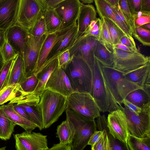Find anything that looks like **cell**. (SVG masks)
I'll list each match as a JSON object with an SVG mask.
<instances>
[{
  "label": "cell",
  "instance_id": "6da1fadb",
  "mask_svg": "<svg viewBox=\"0 0 150 150\" xmlns=\"http://www.w3.org/2000/svg\"><path fill=\"white\" fill-rule=\"evenodd\" d=\"M66 120L71 134V150H83L90 137L97 130L95 119L86 117L67 108Z\"/></svg>",
  "mask_w": 150,
  "mask_h": 150
},
{
  "label": "cell",
  "instance_id": "7a4b0ae2",
  "mask_svg": "<svg viewBox=\"0 0 150 150\" xmlns=\"http://www.w3.org/2000/svg\"><path fill=\"white\" fill-rule=\"evenodd\" d=\"M102 72L108 91L116 103L121 106L123 100L132 91L142 88L128 80L123 72L111 67L102 66Z\"/></svg>",
  "mask_w": 150,
  "mask_h": 150
},
{
  "label": "cell",
  "instance_id": "3957f363",
  "mask_svg": "<svg viewBox=\"0 0 150 150\" xmlns=\"http://www.w3.org/2000/svg\"><path fill=\"white\" fill-rule=\"evenodd\" d=\"M40 97L38 105L43 128L46 129L57 121L67 108V97L48 89L45 90Z\"/></svg>",
  "mask_w": 150,
  "mask_h": 150
},
{
  "label": "cell",
  "instance_id": "277c9868",
  "mask_svg": "<svg viewBox=\"0 0 150 150\" xmlns=\"http://www.w3.org/2000/svg\"><path fill=\"white\" fill-rule=\"evenodd\" d=\"M64 70L74 92L90 93L92 71L89 65L82 58L72 56Z\"/></svg>",
  "mask_w": 150,
  "mask_h": 150
},
{
  "label": "cell",
  "instance_id": "5b68a950",
  "mask_svg": "<svg viewBox=\"0 0 150 150\" xmlns=\"http://www.w3.org/2000/svg\"><path fill=\"white\" fill-rule=\"evenodd\" d=\"M101 64L96 59L91 67L92 79L90 94L100 112H111L122 107L118 105L109 93L104 81Z\"/></svg>",
  "mask_w": 150,
  "mask_h": 150
},
{
  "label": "cell",
  "instance_id": "8992f818",
  "mask_svg": "<svg viewBox=\"0 0 150 150\" xmlns=\"http://www.w3.org/2000/svg\"><path fill=\"white\" fill-rule=\"evenodd\" d=\"M67 98V108L92 119L100 115L99 109L90 93L74 92Z\"/></svg>",
  "mask_w": 150,
  "mask_h": 150
},
{
  "label": "cell",
  "instance_id": "52a82bcc",
  "mask_svg": "<svg viewBox=\"0 0 150 150\" xmlns=\"http://www.w3.org/2000/svg\"><path fill=\"white\" fill-rule=\"evenodd\" d=\"M142 108L141 112L137 114L126 107L122 108L129 133L139 138L150 136V103Z\"/></svg>",
  "mask_w": 150,
  "mask_h": 150
},
{
  "label": "cell",
  "instance_id": "ba28073f",
  "mask_svg": "<svg viewBox=\"0 0 150 150\" xmlns=\"http://www.w3.org/2000/svg\"><path fill=\"white\" fill-rule=\"evenodd\" d=\"M112 67L123 73L135 69L150 62V57L138 51L131 52L114 48Z\"/></svg>",
  "mask_w": 150,
  "mask_h": 150
},
{
  "label": "cell",
  "instance_id": "9c48e42d",
  "mask_svg": "<svg viewBox=\"0 0 150 150\" xmlns=\"http://www.w3.org/2000/svg\"><path fill=\"white\" fill-rule=\"evenodd\" d=\"M47 34L40 37H35L28 33L23 56L26 78L34 74L40 50Z\"/></svg>",
  "mask_w": 150,
  "mask_h": 150
},
{
  "label": "cell",
  "instance_id": "30bf717a",
  "mask_svg": "<svg viewBox=\"0 0 150 150\" xmlns=\"http://www.w3.org/2000/svg\"><path fill=\"white\" fill-rule=\"evenodd\" d=\"M43 12L37 0H20L16 24L28 33Z\"/></svg>",
  "mask_w": 150,
  "mask_h": 150
},
{
  "label": "cell",
  "instance_id": "8fae6325",
  "mask_svg": "<svg viewBox=\"0 0 150 150\" xmlns=\"http://www.w3.org/2000/svg\"><path fill=\"white\" fill-rule=\"evenodd\" d=\"M107 121L108 133L114 138L127 145L129 132L126 115L122 108L109 112Z\"/></svg>",
  "mask_w": 150,
  "mask_h": 150
},
{
  "label": "cell",
  "instance_id": "7c38bea8",
  "mask_svg": "<svg viewBox=\"0 0 150 150\" xmlns=\"http://www.w3.org/2000/svg\"><path fill=\"white\" fill-rule=\"evenodd\" d=\"M16 150H47V136L26 131L13 135Z\"/></svg>",
  "mask_w": 150,
  "mask_h": 150
},
{
  "label": "cell",
  "instance_id": "4fadbf2b",
  "mask_svg": "<svg viewBox=\"0 0 150 150\" xmlns=\"http://www.w3.org/2000/svg\"><path fill=\"white\" fill-rule=\"evenodd\" d=\"M98 41L92 36L80 37L69 49L70 58L73 56L81 57L91 68L96 59L94 52Z\"/></svg>",
  "mask_w": 150,
  "mask_h": 150
},
{
  "label": "cell",
  "instance_id": "5bb4252c",
  "mask_svg": "<svg viewBox=\"0 0 150 150\" xmlns=\"http://www.w3.org/2000/svg\"><path fill=\"white\" fill-rule=\"evenodd\" d=\"M80 5L79 0H63L59 4L54 10L62 21L59 30L77 23Z\"/></svg>",
  "mask_w": 150,
  "mask_h": 150
},
{
  "label": "cell",
  "instance_id": "9a60e30c",
  "mask_svg": "<svg viewBox=\"0 0 150 150\" xmlns=\"http://www.w3.org/2000/svg\"><path fill=\"white\" fill-rule=\"evenodd\" d=\"M48 89L67 97L74 91L64 69L57 66L53 71L45 85Z\"/></svg>",
  "mask_w": 150,
  "mask_h": 150
},
{
  "label": "cell",
  "instance_id": "2e32d148",
  "mask_svg": "<svg viewBox=\"0 0 150 150\" xmlns=\"http://www.w3.org/2000/svg\"><path fill=\"white\" fill-rule=\"evenodd\" d=\"M20 0H0V29L16 23Z\"/></svg>",
  "mask_w": 150,
  "mask_h": 150
},
{
  "label": "cell",
  "instance_id": "e0dca14e",
  "mask_svg": "<svg viewBox=\"0 0 150 150\" xmlns=\"http://www.w3.org/2000/svg\"><path fill=\"white\" fill-rule=\"evenodd\" d=\"M77 24L54 32L48 33L42 46L34 74H36L45 63L48 55L54 45Z\"/></svg>",
  "mask_w": 150,
  "mask_h": 150
},
{
  "label": "cell",
  "instance_id": "ac0fdd59",
  "mask_svg": "<svg viewBox=\"0 0 150 150\" xmlns=\"http://www.w3.org/2000/svg\"><path fill=\"white\" fill-rule=\"evenodd\" d=\"M28 33L21 26L16 24L6 30V40L16 52L23 58Z\"/></svg>",
  "mask_w": 150,
  "mask_h": 150
},
{
  "label": "cell",
  "instance_id": "d6986e66",
  "mask_svg": "<svg viewBox=\"0 0 150 150\" xmlns=\"http://www.w3.org/2000/svg\"><path fill=\"white\" fill-rule=\"evenodd\" d=\"M77 30V24L54 45L50 51L44 66L57 58L60 54L72 46L76 40Z\"/></svg>",
  "mask_w": 150,
  "mask_h": 150
},
{
  "label": "cell",
  "instance_id": "ffe728a7",
  "mask_svg": "<svg viewBox=\"0 0 150 150\" xmlns=\"http://www.w3.org/2000/svg\"><path fill=\"white\" fill-rule=\"evenodd\" d=\"M97 11L92 5H85L80 2L77 20L78 30L76 41L82 36L91 22L97 19Z\"/></svg>",
  "mask_w": 150,
  "mask_h": 150
},
{
  "label": "cell",
  "instance_id": "44dd1931",
  "mask_svg": "<svg viewBox=\"0 0 150 150\" xmlns=\"http://www.w3.org/2000/svg\"><path fill=\"white\" fill-rule=\"evenodd\" d=\"M0 107L10 120L16 125L21 127L25 131L31 132L38 127L37 125L30 120L23 117L17 113L14 109L13 104H3Z\"/></svg>",
  "mask_w": 150,
  "mask_h": 150
},
{
  "label": "cell",
  "instance_id": "7402d4cb",
  "mask_svg": "<svg viewBox=\"0 0 150 150\" xmlns=\"http://www.w3.org/2000/svg\"><path fill=\"white\" fill-rule=\"evenodd\" d=\"M58 66L57 57L44 66L35 74L38 80V83L37 87L33 92L29 93L40 96L45 90L46 83L50 75L54 69Z\"/></svg>",
  "mask_w": 150,
  "mask_h": 150
},
{
  "label": "cell",
  "instance_id": "603a6c76",
  "mask_svg": "<svg viewBox=\"0 0 150 150\" xmlns=\"http://www.w3.org/2000/svg\"><path fill=\"white\" fill-rule=\"evenodd\" d=\"M25 78L23 59L21 56L18 54L13 61L6 86L12 84H19Z\"/></svg>",
  "mask_w": 150,
  "mask_h": 150
},
{
  "label": "cell",
  "instance_id": "cb8c5ba5",
  "mask_svg": "<svg viewBox=\"0 0 150 150\" xmlns=\"http://www.w3.org/2000/svg\"><path fill=\"white\" fill-rule=\"evenodd\" d=\"M150 62L135 69L126 73L123 75L129 81L134 83L142 88L148 77L150 75Z\"/></svg>",
  "mask_w": 150,
  "mask_h": 150
},
{
  "label": "cell",
  "instance_id": "d4e9b609",
  "mask_svg": "<svg viewBox=\"0 0 150 150\" xmlns=\"http://www.w3.org/2000/svg\"><path fill=\"white\" fill-rule=\"evenodd\" d=\"M94 56L102 66L112 67L114 63L113 53L109 52L99 41L96 45Z\"/></svg>",
  "mask_w": 150,
  "mask_h": 150
},
{
  "label": "cell",
  "instance_id": "484cf974",
  "mask_svg": "<svg viewBox=\"0 0 150 150\" xmlns=\"http://www.w3.org/2000/svg\"><path fill=\"white\" fill-rule=\"evenodd\" d=\"M16 125L8 119L0 107V139L5 141L9 139Z\"/></svg>",
  "mask_w": 150,
  "mask_h": 150
},
{
  "label": "cell",
  "instance_id": "4316f807",
  "mask_svg": "<svg viewBox=\"0 0 150 150\" xmlns=\"http://www.w3.org/2000/svg\"><path fill=\"white\" fill-rule=\"evenodd\" d=\"M17 105L25 110L30 120L37 125L40 130L43 129L42 115L38 104L29 105L22 103Z\"/></svg>",
  "mask_w": 150,
  "mask_h": 150
},
{
  "label": "cell",
  "instance_id": "83f0119b",
  "mask_svg": "<svg viewBox=\"0 0 150 150\" xmlns=\"http://www.w3.org/2000/svg\"><path fill=\"white\" fill-rule=\"evenodd\" d=\"M125 99L141 108L150 103V96L141 88L132 91L127 96Z\"/></svg>",
  "mask_w": 150,
  "mask_h": 150
},
{
  "label": "cell",
  "instance_id": "f1b7e54d",
  "mask_svg": "<svg viewBox=\"0 0 150 150\" xmlns=\"http://www.w3.org/2000/svg\"><path fill=\"white\" fill-rule=\"evenodd\" d=\"M94 2L96 11L100 18L105 17L110 19L122 30L121 26L116 20L111 6L105 0H95Z\"/></svg>",
  "mask_w": 150,
  "mask_h": 150
},
{
  "label": "cell",
  "instance_id": "f546056e",
  "mask_svg": "<svg viewBox=\"0 0 150 150\" xmlns=\"http://www.w3.org/2000/svg\"><path fill=\"white\" fill-rule=\"evenodd\" d=\"M47 33H52L59 30L62 21L54 10L44 11Z\"/></svg>",
  "mask_w": 150,
  "mask_h": 150
},
{
  "label": "cell",
  "instance_id": "4dcf8cb0",
  "mask_svg": "<svg viewBox=\"0 0 150 150\" xmlns=\"http://www.w3.org/2000/svg\"><path fill=\"white\" fill-rule=\"evenodd\" d=\"M127 144L130 150H150V136L139 138L129 133Z\"/></svg>",
  "mask_w": 150,
  "mask_h": 150
},
{
  "label": "cell",
  "instance_id": "1f68e13d",
  "mask_svg": "<svg viewBox=\"0 0 150 150\" xmlns=\"http://www.w3.org/2000/svg\"><path fill=\"white\" fill-rule=\"evenodd\" d=\"M56 134L59 138V143L70 144L71 139V130L68 123L66 120L58 126L57 129Z\"/></svg>",
  "mask_w": 150,
  "mask_h": 150
},
{
  "label": "cell",
  "instance_id": "d6a6232c",
  "mask_svg": "<svg viewBox=\"0 0 150 150\" xmlns=\"http://www.w3.org/2000/svg\"><path fill=\"white\" fill-rule=\"evenodd\" d=\"M102 18L107 25L113 45L118 44L120 39L126 35L112 21L105 17L100 19Z\"/></svg>",
  "mask_w": 150,
  "mask_h": 150
},
{
  "label": "cell",
  "instance_id": "836d02e7",
  "mask_svg": "<svg viewBox=\"0 0 150 150\" xmlns=\"http://www.w3.org/2000/svg\"><path fill=\"white\" fill-rule=\"evenodd\" d=\"M101 26L99 41L111 52L113 53L114 47L106 23L101 19Z\"/></svg>",
  "mask_w": 150,
  "mask_h": 150
},
{
  "label": "cell",
  "instance_id": "e575fe53",
  "mask_svg": "<svg viewBox=\"0 0 150 150\" xmlns=\"http://www.w3.org/2000/svg\"><path fill=\"white\" fill-rule=\"evenodd\" d=\"M47 33L44 12L28 33L34 37H40Z\"/></svg>",
  "mask_w": 150,
  "mask_h": 150
},
{
  "label": "cell",
  "instance_id": "d590c367",
  "mask_svg": "<svg viewBox=\"0 0 150 150\" xmlns=\"http://www.w3.org/2000/svg\"><path fill=\"white\" fill-rule=\"evenodd\" d=\"M119 5L129 25L132 36L135 38L136 34L134 20L133 16L129 10L127 0H119Z\"/></svg>",
  "mask_w": 150,
  "mask_h": 150
},
{
  "label": "cell",
  "instance_id": "8d00e7d4",
  "mask_svg": "<svg viewBox=\"0 0 150 150\" xmlns=\"http://www.w3.org/2000/svg\"><path fill=\"white\" fill-rule=\"evenodd\" d=\"M38 83V79L35 74L25 78L20 84L18 87L25 93L33 92L35 89Z\"/></svg>",
  "mask_w": 150,
  "mask_h": 150
},
{
  "label": "cell",
  "instance_id": "74e56055",
  "mask_svg": "<svg viewBox=\"0 0 150 150\" xmlns=\"http://www.w3.org/2000/svg\"><path fill=\"white\" fill-rule=\"evenodd\" d=\"M101 26V20L98 18L91 22L85 33L81 37H84L92 36L96 38L99 41Z\"/></svg>",
  "mask_w": 150,
  "mask_h": 150
},
{
  "label": "cell",
  "instance_id": "f35d334b",
  "mask_svg": "<svg viewBox=\"0 0 150 150\" xmlns=\"http://www.w3.org/2000/svg\"><path fill=\"white\" fill-rule=\"evenodd\" d=\"M0 53L4 63L15 59L18 54L6 40L0 48Z\"/></svg>",
  "mask_w": 150,
  "mask_h": 150
},
{
  "label": "cell",
  "instance_id": "ab89813d",
  "mask_svg": "<svg viewBox=\"0 0 150 150\" xmlns=\"http://www.w3.org/2000/svg\"><path fill=\"white\" fill-rule=\"evenodd\" d=\"M106 130L104 129L98 141L91 146V150H111L110 144Z\"/></svg>",
  "mask_w": 150,
  "mask_h": 150
},
{
  "label": "cell",
  "instance_id": "60d3db41",
  "mask_svg": "<svg viewBox=\"0 0 150 150\" xmlns=\"http://www.w3.org/2000/svg\"><path fill=\"white\" fill-rule=\"evenodd\" d=\"M14 59L5 63L0 71V91L6 86L7 81Z\"/></svg>",
  "mask_w": 150,
  "mask_h": 150
},
{
  "label": "cell",
  "instance_id": "b9f144b4",
  "mask_svg": "<svg viewBox=\"0 0 150 150\" xmlns=\"http://www.w3.org/2000/svg\"><path fill=\"white\" fill-rule=\"evenodd\" d=\"M136 37L143 45L150 46V30L144 29L141 27L135 28Z\"/></svg>",
  "mask_w": 150,
  "mask_h": 150
},
{
  "label": "cell",
  "instance_id": "7bdbcfd3",
  "mask_svg": "<svg viewBox=\"0 0 150 150\" xmlns=\"http://www.w3.org/2000/svg\"><path fill=\"white\" fill-rule=\"evenodd\" d=\"M17 84L7 86L0 91V105H3L9 101L15 90Z\"/></svg>",
  "mask_w": 150,
  "mask_h": 150
},
{
  "label": "cell",
  "instance_id": "ee69618b",
  "mask_svg": "<svg viewBox=\"0 0 150 150\" xmlns=\"http://www.w3.org/2000/svg\"><path fill=\"white\" fill-rule=\"evenodd\" d=\"M135 27H140L148 23H150V13L139 12L132 15Z\"/></svg>",
  "mask_w": 150,
  "mask_h": 150
},
{
  "label": "cell",
  "instance_id": "f6af8a7d",
  "mask_svg": "<svg viewBox=\"0 0 150 150\" xmlns=\"http://www.w3.org/2000/svg\"><path fill=\"white\" fill-rule=\"evenodd\" d=\"M63 0H37L43 12L54 10Z\"/></svg>",
  "mask_w": 150,
  "mask_h": 150
},
{
  "label": "cell",
  "instance_id": "bcb514c9",
  "mask_svg": "<svg viewBox=\"0 0 150 150\" xmlns=\"http://www.w3.org/2000/svg\"><path fill=\"white\" fill-rule=\"evenodd\" d=\"M110 144L111 150H130L128 145H126L120 141L114 138L107 133Z\"/></svg>",
  "mask_w": 150,
  "mask_h": 150
},
{
  "label": "cell",
  "instance_id": "7dc6e473",
  "mask_svg": "<svg viewBox=\"0 0 150 150\" xmlns=\"http://www.w3.org/2000/svg\"><path fill=\"white\" fill-rule=\"evenodd\" d=\"M57 59L58 67L64 69L71 60L69 50L60 54L58 57Z\"/></svg>",
  "mask_w": 150,
  "mask_h": 150
},
{
  "label": "cell",
  "instance_id": "c3c4849f",
  "mask_svg": "<svg viewBox=\"0 0 150 150\" xmlns=\"http://www.w3.org/2000/svg\"><path fill=\"white\" fill-rule=\"evenodd\" d=\"M129 10L132 15L141 11L142 0H127Z\"/></svg>",
  "mask_w": 150,
  "mask_h": 150
},
{
  "label": "cell",
  "instance_id": "681fc988",
  "mask_svg": "<svg viewBox=\"0 0 150 150\" xmlns=\"http://www.w3.org/2000/svg\"><path fill=\"white\" fill-rule=\"evenodd\" d=\"M129 47L137 49L134 41H132L126 35L122 37L120 40L119 43Z\"/></svg>",
  "mask_w": 150,
  "mask_h": 150
},
{
  "label": "cell",
  "instance_id": "f907efd6",
  "mask_svg": "<svg viewBox=\"0 0 150 150\" xmlns=\"http://www.w3.org/2000/svg\"><path fill=\"white\" fill-rule=\"evenodd\" d=\"M122 103L124 104L125 107H126L131 111L137 114L140 113L142 110V108L136 106L125 99L123 100Z\"/></svg>",
  "mask_w": 150,
  "mask_h": 150
},
{
  "label": "cell",
  "instance_id": "816d5d0a",
  "mask_svg": "<svg viewBox=\"0 0 150 150\" xmlns=\"http://www.w3.org/2000/svg\"><path fill=\"white\" fill-rule=\"evenodd\" d=\"M102 135V131L97 130L95 131L90 137L88 142V145L92 146L98 141Z\"/></svg>",
  "mask_w": 150,
  "mask_h": 150
},
{
  "label": "cell",
  "instance_id": "f5cc1de1",
  "mask_svg": "<svg viewBox=\"0 0 150 150\" xmlns=\"http://www.w3.org/2000/svg\"><path fill=\"white\" fill-rule=\"evenodd\" d=\"M47 150H71L69 144H62L60 143L54 144L53 146Z\"/></svg>",
  "mask_w": 150,
  "mask_h": 150
},
{
  "label": "cell",
  "instance_id": "db71d44e",
  "mask_svg": "<svg viewBox=\"0 0 150 150\" xmlns=\"http://www.w3.org/2000/svg\"><path fill=\"white\" fill-rule=\"evenodd\" d=\"M13 104L14 109L17 113L23 117L30 120L29 117L24 109L16 104Z\"/></svg>",
  "mask_w": 150,
  "mask_h": 150
},
{
  "label": "cell",
  "instance_id": "11a10c76",
  "mask_svg": "<svg viewBox=\"0 0 150 150\" xmlns=\"http://www.w3.org/2000/svg\"><path fill=\"white\" fill-rule=\"evenodd\" d=\"M141 12L150 13V0H142Z\"/></svg>",
  "mask_w": 150,
  "mask_h": 150
},
{
  "label": "cell",
  "instance_id": "9f6ffc18",
  "mask_svg": "<svg viewBox=\"0 0 150 150\" xmlns=\"http://www.w3.org/2000/svg\"><path fill=\"white\" fill-rule=\"evenodd\" d=\"M113 47L114 48H115L124 51L131 52H135L138 51L137 49H135L133 48H130L120 43H118L116 45H114Z\"/></svg>",
  "mask_w": 150,
  "mask_h": 150
},
{
  "label": "cell",
  "instance_id": "6f0895ef",
  "mask_svg": "<svg viewBox=\"0 0 150 150\" xmlns=\"http://www.w3.org/2000/svg\"><path fill=\"white\" fill-rule=\"evenodd\" d=\"M6 30L0 29V48H1L6 41Z\"/></svg>",
  "mask_w": 150,
  "mask_h": 150
},
{
  "label": "cell",
  "instance_id": "680465c9",
  "mask_svg": "<svg viewBox=\"0 0 150 150\" xmlns=\"http://www.w3.org/2000/svg\"><path fill=\"white\" fill-rule=\"evenodd\" d=\"M119 0H105L112 7L118 8L119 7Z\"/></svg>",
  "mask_w": 150,
  "mask_h": 150
},
{
  "label": "cell",
  "instance_id": "91938a15",
  "mask_svg": "<svg viewBox=\"0 0 150 150\" xmlns=\"http://www.w3.org/2000/svg\"><path fill=\"white\" fill-rule=\"evenodd\" d=\"M83 4H90L93 3L94 0H79Z\"/></svg>",
  "mask_w": 150,
  "mask_h": 150
},
{
  "label": "cell",
  "instance_id": "94428289",
  "mask_svg": "<svg viewBox=\"0 0 150 150\" xmlns=\"http://www.w3.org/2000/svg\"><path fill=\"white\" fill-rule=\"evenodd\" d=\"M4 61L3 58L1 55V53H0V71L3 67L4 64Z\"/></svg>",
  "mask_w": 150,
  "mask_h": 150
},
{
  "label": "cell",
  "instance_id": "6125c7cd",
  "mask_svg": "<svg viewBox=\"0 0 150 150\" xmlns=\"http://www.w3.org/2000/svg\"><path fill=\"white\" fill-rule=\"evenodd\" d=\"M140 27L144 29L150 30V23L144 24Z\"/></svg>",
  "mask_w": 150,
  "mask_h": 150
},
{
  "label": "cell",
  "instance_id": "be15d7a7",
  "mask_svg": "<svg viewBox=\"0 0 150 150\" xmlns=\"http://www.w3.org/2000/svg\"><path fill=\"white\" fill-rule=\"evenodd\" d=\"M6 146H4L0 148V150H6Z\"/></svg>",
  "mask_w": 150,
  "mask_h": 150
}]
</instances>
